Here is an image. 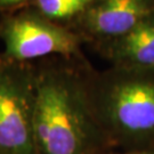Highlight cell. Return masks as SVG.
<instances>
[{
    "label": "cell",
    "instance_id": "5",
    "mask_svg": "<svg viewBox=\"0 0 154 154\" xmlns=\"http://www.w3.org/2000/svg\"><path fill=\"white\" fill-rule=\"evenodd\" d=\"M154 14V0H95L69 28L93 46L120 37Z\"/></svg>",
    "mask_w": 154,
    "mask_h": 154
},
{
    "label": "cell",
    "instance_id": "1",
    "mask_svg": "<svg viewBox=\"0 0 154 154\" xmlns=\"http://www.w3.org/2000/svg\"><path fill=\"white\" fill-rule=\"evenodd\" d=\"M88 60L34 62L37 154H104L112 146L95 118L86 85Z\"/></svg>",
    "mask_w": 154,
    "mask_h": 154
},
{
    "label": "cell",
    "instance_id": "4",
    "mask_svg": "<svg viewBox=\"0 0 154 154\" xmlns=\"http://www.w3.org/2000/svg\"><path fill=\"white\" fill-rule=\"evenodd\" d=\"M34 104V63L0 53V154H37Z\"/></svg>",
    "mask_w": 154,
    "mask_h": 154
},
{
    "label": "cell",
    "instance_id": "3",
    "mask_svg": "<svg viewBox=\"0 0 154 154\" xmlns=\"http://www.w3.org/2000/svg\"><path fill=\"white\" fill-rule=\"evenodd\" d=\"M0 40L2 55L15 62L34 63L49 57L87 60L85 40L78 33L30 6L0 14Z\"/></svg>",
    "mask_w": 154,
    "mask_h": 154
},
{
    "label": "cell",
    "instance_id": "2",
    "mask_svg": "<svg viewBox=\"0 0 154 154\" xmlns=\"http://www.w3.org/2000/svg\"><path fill=\"white\" fill-rule=\"evenodd\" d=\"M90 105L112 149H154V69H86Z\"/></svg>",
    "mask_w": 154,
    "mask_h": 154
},
{
    "label": "cell",
    "instance_id": "6",
    "mask_svg": "<svg viewBox=\"0 0 154 154\" xmlns=\"http://www.w3.org/2000/svg\"><path fill=\"white\" fill-rule=\"evenodd\" d=\"M90 47L110 65L154 69V14L120 37Z\"/></svg>",
    "mask_w": 154,
    "mask_h": 154
},
{
    "label": "cell",
    "instance_id": "8",
    "mask_svg": "<svg viewBox=\"0 0 154 154\" xmlns=\"http://www.w3.org/2000/svg\"><path fill=\"white\" fill-rule=\"evenodd\" d=\"M33 0H0V14L28 6Z\"/></svg>",
    "mask_w": 154,
    "mask_h": 154
},
{
    "label": "cell",
    "instance_id": "7",
    "mask_svg": "<svg viewBox=\"0 0 154 154\" xmlns=\"http://www.w3.org/2000/svg\"><path fill=\"white\" fill-rule=\"evenodd\" d=\"M95 0H33L30 7L54 22L69 26Z\"/></svg>",
    "mask_w": 154,
    "mask_h": 154
},
{
    "label": "cell",
    "instance_id": "9",
    "mask_svg": "<svg viewBox=\"0 0 154 154\" xmlns=\"http://www.w3.org/2000/svg\"><path fill=\"white\" fill-rule=\"evenodd\" d=\"M104 154H154V149H127L119 153H113L110 151Z\"/></svg>",
    "mask_w": 154,
    "mask_h": 154
}]
</instances>
